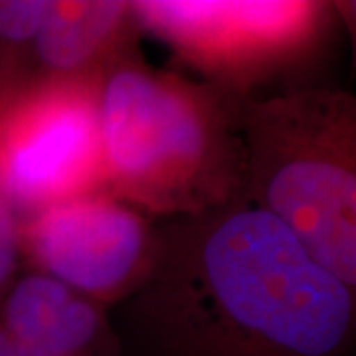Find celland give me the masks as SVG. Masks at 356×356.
I'll return each mask as SVG.
<instances>
[{"mask_svg": "<svg viewBox=\"0 0 356 356\" xmlns=\"http://www.w3.org/2000/svg\"><path fill=\"white\" fill-rule=\"evenodd\" d=\"M113 318L125 356H356V295L248 196L161 220L151 277Z\"/></svg>", "mask_w": 356, "mask_h": 356, "instance_id": "6da1fadb", "label": "cell"}, {"mask_svg": "<svg viewBox=\"0 0 356 356\" xmlns=\"http://www.w3.org/2000/svg\"><path fill=\"white\" fill-rule=\"evenodd\" d=\"M242 102L151 65L143 51L97 83L107 191L154 220L198 216L248 188Z\"/></svg>", "mask_w": 356, "mask_h": 356, "instance_id": "7a4b0ae2", "label": "cell"}, {"mask_svg": "<svg viewBox=\"0 0 356 356\" xmlns=\"http://www.w3.org/2000/svg\"><path fill=\"white\" fill-rule=\"evenodd\" d=\"M245 196L356 295V95L311 86L242 105Z\"/></svg>", "mask_w": 356, "mask_h": 356, "instance_id": "3957f363", "label": "cell"}, {"mask_svg": "<svg viewBox=\"0 0 356 356\" xmlns=\"http://www.w3.org/2000/svg\"><path fill=\"white\" fill-rule=\"evenodd\" d=\"M133 10L191 77L242 103L305 88L339 24L331 2L133 0Z\"/></svg>", "mask_w": 356, "mask_h": 356, "instance_id": "277c9868", "label": "cell"}, {"mask_svg": "<svg viewBox=\"0 0 356 356\" xmlns=\"http://www.w3.org/2000/svg\"><path fill=\"white\" fill-rule=\"evenodd\" d=\"M107 191L97 83L26 77L0 97V194L22 218Z\"/></svg>", "mask_w": 356, "mask_h": 356, "instance_id": "5b68a950", "label": "cell"}, {"mask_svg": "<svg viewBox=\"0 0 356 356\" xmlns=\"http://www.w3.org/2000/svg\"><path fill=\"white\" fill-rule=\"evenodd\" d=\"M22 266L115 309L151 277L161 222L95 191L18 218Z\"/></svg>", "mask_w": 356, "mask_h": 356, "instance_id": "8992f818", "label": "cell"}, {"mask_svg": "<svg viewBox=\"0 0 356 356\" xmlns=\"http://www.w3.org/2000/svg\"><path fill=\"white\" fill-rule=\"evenodd\" d=\"M133 0H48L32 46L30 77L93 81L140 51Z\"/></svg>", "mask_w": 356, "mask_h": 356, "instance_id": "52a82bcc", "label": "cell"}, {"mask_svg": "<svg viewBox=\"0 0 356 356\" xmlns=\"http://www.w3.org/2000/svg\"><path fill=\"white\" fill-rule=\"evenodd\" d=\"M0 325L38 356H125L111 309L38 271L18 273Z\"/></svg>", "mask_w": 356, "mask_h": 356, "instance_id": "ba28073f", "label": "cell"}, {"mask_svg": "<svg viewBox=\"0 0 356 356\" xmlns=\"http://www.w3.org/2000/svg\"><path fill=\"white\" fill-rule=\"evenodd\" d=\"M48 0H0V97L30 77L32 46Z\"/></svg>", "mask_w": 356, "mask_h": 356, "instance_id": "9c48e42d", "label": "cell"}, {"mask_svg": "<svg viewBox=\"0 0 356 356\" xmlns=\"http://www.w3.org/2000/svg\"><path fill=\"white\" fill-rule=\"evenodd\" d=\"M22 269L18 216L0 194V303Z\"/></svg>", "mask_w": 356, "mask_h": 356, "instance_id": "30bf717a", "label": "cell"}, {"mask_svg": "<svg viewBox=\"0 0 356 356\" xmlns=\"http://www.w3.org/2000/svg\"><path fill=\"white\" fill-rule=\"evenodd\" d=\"M332 10L337 14L339 26L344 30L348 44H350V54H353V64L356 67V0H337L331 2Z\"/></svg>", "mask_w": 356, "mask_h": 356, "instance_id": "8fae6325", "label": "cell"}, {"mask_svg": "<svg viewBox=\"0 0 356 356\" xmlns=\"http://www.w3.org/2000/svg\"><path fill=\"white\" fill-rule=\"evenodd\" d=\"M0 356H38L0 325Z\"/></svg>", "mask_w": 356, "mask_h": 356, "instance_id": "7c38bea8", "label": "cell"}]
</instances>
